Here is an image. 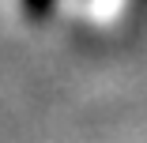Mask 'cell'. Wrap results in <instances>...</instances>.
I'll return each mask as SVG.
<instances>
[{"label":"cell","mask_w":147,"mask_h":143,"mask_svg":"<svg viewBox=\"0 0 147 143\" xmlns=\"http://www.w3.org/2000/svg\"><path fill=\"white\" fill-rule=\"evenodd\" d=\"M26 8L42 15V11H49V8H53V0H26Z\"/></svg>","instance_id":"1"}]
</instances>
